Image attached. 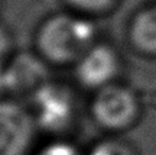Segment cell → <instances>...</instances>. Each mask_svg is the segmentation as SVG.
<instances>
[{"label":"cell","instance_id":"1","mask_svg":"<svg viewBox=\"0 0 156 155\" xmlns=\"http://www.w3.org/2000/svg\"><path fill=\"white\" fill-rule=\"evenodd\" d=\"M94 26L84 19L55 16L41 28L38 48L45 61L54 64L77 62L93 46Z\"/></svg>","mask_w":156,"mask_h":155},{"label":"cell","instance_id":"2","mask_svg":"<svg viewBox=\"0 0 156 155\" xmlns=\"http://www.w3.org/2000/svg\"><path fill=\"white\" fill-rule=\"evenodd\" d=\"M38 131L54 138H65L78 123V100L71 87L48 81L29 99Z\"/></svg>","mask_w":156,"mask_h":155},{"label":"cell","instance_id":"3","mask_svg":"<svg viewBox=\"0 0 156 155\" xmlns=\"http://www.w3.org/2000/svg\"><path fill=\"white\" fill-rule=\"evenodd\" d=\"M88 113L101 131L120 133L137 122L140 115L139 99L129 87L112 83L93 93Z\"/></svg>","mask_w":156,"mask_h":155},{"label":"cell","instance_id":"4","mask_svg":"<svg viewBox=\"0 0 156 155\" xmlns=\"http://www.w3.org/2000/svg\"><path fill=\"white\" fill-rule=\"evenodd\" d=\"M36 133L28 105L13 97L0 99V155H30Z\"/></svg>","mask_w":156,"mask_h":155},{"label":"cell","instance_id":"5","mask_svg":"<svg viewBox=\"0 0 156 155\" xmlns=\"http://www.w3.org/2000/svg\"><path fill=\"white\" fill-rule=\"evenodd\" d=\"M49 81L45 60L22 52L5 65V86L7 97H32L44 84Z\"/></svg>","mask_w":156,"mask_h":155},{"label":"cell","instance_id":"6","mask_svg":"<svg viewBox=\"0 0 156 155\" xmlns=\"http://www.w3.org/2000/svg\"><path fill=\"white\" fill-rule=\"evenodd\" d=\"M119 70V57L113 48L107 45H93L75 62V78L80 87L94 93L116 83Z\"/></svg>","mask_w":156,"mask_h":155},{"label":"cell","instance_id":"7","mask_svg":"<svg viewBox=\"0 0 156 155\" xmlns=\"http://www.w3.org/2000/svg\"><path fill=\"white\" fill-rule=\"evenodd\" d=\"M130 38L136 50L156 55V7L140 12L136 16Z\"/></svg>","mask_w":156,"mask_h":155},{"label":"cell","instance_id":"8","mask_svg":"<svg viewBox=\"0 0 156 155\" xmlns=\"http://www.w3.org/2000/svg\"><path fill=\"white\" fill-rule=\"evenodd\" d=\"M85 155H137L127 141L117 136H106L91 145Z\"/></svg>","mask_w":156,"mask_h":155},{"label":"cell","instance_id":"9","mask_svg":"<svg viewBox=\"0 0 156 155\" xmlns=\"http://www.w3.org/2000/svg\"><path fill=\"white\" fill-rule=\"evenodd\" d=\"M34 155H85L77 145L65 138H54L41 146Z\"/></svg>","mask_w":156,"mask_h":155},{"label":"cell","instance_id":"10","mask_svg":"<svg viewBox=\"0 0 156 155\" xmlns=\"http://www.w3.org/2000/svg\"><path fill=\"white\" fill-rule=\"evenodd\" d=\"M69 2L85 9H100L103 6H106L110 0H69Z\"/></svg>","mask_w":156,"mask_h":155},{"label":"cell","instance_id":"11","mask_svg":"<svg viewBox=\"0 0 156 155\" xmlns=\"http://www.w3.org/2000/svg\"><path fill=\"white\" fill-rule=\"evenodd\" d=\"M7 48H9V39L5 31L0 28V64H5V58L7 54Z\"/></svg>","mask_w":156,"mask_h":155}]
</instances>
